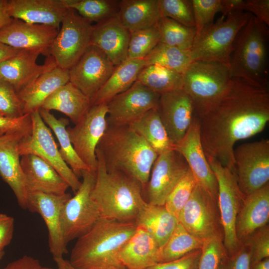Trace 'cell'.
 Here are the masks:
<instances>
[{"label":"cell","instance_id":"1","mask_svg":"<svg viewBox=\"0 0 269 269\" xmlns=\"http://www.w3.org/2000/svg\"><path fill=\"white\" fill-rule=\"evenodd\" d=\"M199 121L206 156L235 172V144L261 132L269 121L268 86L232 77L221 96Z\"/></svg>","mask_w":269,"mask_h":269},{"label":"cell","instance_id":"2","mask_svg":"<svg viewBox=\"0 0 269 269\" xmlns=\"http://www.w3.org/2000/svg\"><path fill=\"white\" fill-rule=\"evenodd\" d=\"M134 222L101 217L71 250L70 264L79 269H125L118 254L136 229Z\"/></svg>","mask_w":269,"mask_h":269},{"label":"cell","instance_id":"3","mask_svg":"<svg viewBox=\"0 0 269 269\" xmlns=\"http://www.w3.org/2000/svg\"><path fill=\"white\" fill-rule=\"evenodd\" d=\"M96 151L108 171H117L138 181L145 187L158 154L129 126H112L100 139Z\"/></svg>","mask_w":269,"mask_h":269},{"label":"cell","instance_id":"4","mask_svg":"<svg viewBox=\"0 0 269 269\" xmlns=\"http://www.w3.org/2000/svg\"><path fill=\"white\" fill-rule=\"evenodd\" d=\"M97 168L91 197L101 217L121 222H134L145 201L141 183L122 172L108 171L102 156L96 151Z\"/></svg>","mask_w":269,"mask_h":269},{"label":"cell","instance_id":"5","mask_svg":"<svg viewBox=\"0 0 269 269\" xmlns=\"http://www.w3.org/2000/svg\"><path fill=\"white\" fill-rule=\"evenodd\" d=\"M268 26L252 14L238 33L230 67L232 77L268 86Z\"/></svg>","mask_w":269,"mask_h":269},{"label":"cell","instance_id":"6","mask_svg":"<svg viewBox=\"0 0 269 269\" xmlns=\"http://www.w3.org/2000/svg\"><path fill=\"white\" fill-rule=\"evenodd\" d=\"M182 89L191 99L200 119L221 96L232 78L229 64L192 61L182 74Z\"/></svg>","mask_w":269,"mask_h":269},{"label":"cell","instance_id":"7","mask_svg":"<svg viewBox=\"0 0 269 269\" xmlns=\"http://www.w3.org/2000/svg\"><path fill=\"white\" fill-rule=\"evenodd\" d=\"M252 14L244 11L221 16L196 36L190 50L192 61H206L230 65L235 38L247 23Z\"/></svg>","mask_w":269,"mask_h":269},{"label":"cell","instance_id":"8","mask_svg":"<svg viewBox=\"0 0 269 269\" xmlns=\"http://www.w3.org/2000/svg\"><path fill=\"white\" fill-rule=\"evenodd\" d=\"M61 24L50 47L48 56L56 66L69 70L90 46L93 25L69 8Z\"/></svg>","mask_w":269,"mask_h":269},{"label":"cell","instance_id":"9","mask_svg":"<svg viewBox=\"0 0 269 269\" xmlns=\"http://www.w3.org/2000/svg\"><path fill=\"white\" fill-rule=\"evenodd\" d=\"M218 183V204L224 232L223 244L227 254L231 255L239 247L235 231L237 215L245 195L241 191L235 172L223 166L216 159L206 156Z\"/></svg>","mask_w":269,"mask_h":269},{"label":"cell","instance_id":"10","mask_svg":"<svg viewBox=\"0 0 269 269\" xmlns=\"http://www.w3.org/2000/svg\"><path fill=\"white\" fill-rule=\"evenodd\" d=\"M81 184L65 204L62 219L64 237L67 244L88 232L101 218L98 208L91 197L96 180V172L82 173Z\"/></svg>","mask_w":269,"mask_h":269},{"label":"cell","instance_id":"11","mask_svg":"<svg viewBox=\"0 0 269 269\" xmlns=\"http://www.w3.org/2000/svg\"><path fill=\"white\" fill-rule=\"evenodd\" d=\"M178 220L190 234L203 241L215 237L224 239L218 201L198 184Z\"/></svg>","mask_w":269,"mask_h":269},{"label":"cell","instance_id":"12","mask_svg":"<svg viewBox=\"0 0 269 269\" xmlns=\"http://www.w3.org/2000/svg\"><path fill=\"white\" fill-rule=\"evenodd\" d=\"M235 171L242 193L247 196L269 181V140L244 143L234 149Z\"/></svg>","mask_w":269,"mask_h":269},{"label":"cell","instance_id":"13","mask_svg":"<svg viewBox=\"0 0 269 269\" xmlns=\"http://www.w3.org/2000/svg\"><path fill=\"white\" fill-rule=\"evenodd\" d=\"M31 132L20 140L18 146L20 156L37 155L50 164L68 184L75 193L81 182L62 159L50 130L42 119L38 111L30 114Z\"/></svg>","mask_w":269,"mask_h":269},{"label":"cell","instance_id":"14","mask_svg":"<svg viewBox=\"0 0 269 269\" xmlns=\"http://www.w3.org/2000/svg\"><path fill=\"white\" fill-rule=\"evenodd\" d=\"M106 103L92 105L83 118L67 131L77 154L90 171L96 172V149L107 127Z\"/></svg>","mask_w":269,"mask_h":269},{"label":"cell","instance_id":"15","mask_svg":"<svg viewBox=\"0 0 269 269\" xmlns=\"http://www.w3.org/2000/svg\"><path fill=\"white\" fill-rule=\"evenodd\" d=\"M189 169L184 158L174 149L158 155L143 189L146 190V202L154 205H164L169 194Z\"/></svg>","mask_w":269,"mask_h":269},{"label":"cell","instance_id":"16","mask_svg":"<svg viewBox=\"0 0 269 269\" xmlns=\"http://www.w3.org/2000/svg\"><path fill=\"white\" fill-rule=\"evenodd\" d=\"M160 96L136 81L128 90L106 103L108 124L129 126L147 111L156 108Z\"/></svg>","mask_w":269,"mask_h":269},{"label":"cell","instance_id":"17","mask_svg":"<svg viewBox=\"0 0 269 269\" xmlns=\"http://www.w3.org/2000/svg\"><path fill=\"white\" fill-rule=\"evenodd\" d=\"M71 197L69 193L54 195L42 192L27 194V209L38 213L43 218L48 232V246L53 258L63 257L68 253L65 243L62 215L63 207Z\"/></svg>","mask_w":269,"mask_h":269},{"label":"cell","instance_id":"18","mask_svg":"<svg viewBox=\"0 0 269 269\" xmlns=\"http://www.w3.org/2000/svg\"><path fill=\"white\" fill-rule=\"evenodd\" d=\"M115 67L101 51L90 45L68 70L69 82L91 101Z\"/></svg>","mask_w":269,"mask_h":269},{"label":"cell","instance_id":"19","mask_svg":"<svg viewBox=\"0 0 269 269\" xmlns=\"http://www.w3.org/2000/svg\"><path fill=\"white\" fill-rule=\"evenodd\" d=\"M174 149L184 158L197 184L218 201V183L202 147L197 117H194L184 136L174 145Z\"/></svg>","mask_w":269,"mask_h":269},{"label":"cell","instance_id":"20","mask_svg":"<svg viewBox=\"0 0 269 269\" xmlns=\"http://www.w3.org/2000/svg\"><path fill=\"white\" fill-rule=\"evenodd\" d=\"M157 110L174 145L184 136L195 117L192 101L183 89L160 95Z\"/></svg>","mask_w":269,"mask_h":269},{"label":"cell","instance_id":"21","mask_svg":"<svg viewBox=\"0 0 269 269\" xmlns=\"http://www.w3.org/2000/svg\"><path fill=\"white\" fill-rule=\"evenodd\" d=\"M32 131V123L20 130L0 136V176L13 191L22 209L27 207V192L18 150L19 141Z\"/></svg>","mask_w":269,"mask_h":269},{"label":"cell","instance_id":"22","mask_svg":"<svg viewBox=\"0 0 269 269\" xmlns=\"http://www.w3.org/2000/svg\"><path fill=\"white\" fill-rule=\"evenodd\" d=\"M59 30L51 26L12 18L0 29V42L18 49L39 51L47 57Z\"/></svg>","mask_w":269,"mask_h":269},{"label":"cell","instance_id":"23","mask_svg":"<svg viewBox=\"0 0 269 269\" xmlns=\"http://www.w3.org/2000/svg\"><path fill=\"white\" fill-rule=\"evenodd\" d=\"M41 54L37 50L20 49L14 56L0 63V77L18 93L44 72L56 66L49 56L44 64H38L36 61Z\"/></svg>","mask_w":269,"mask_h":269},{"label":"cell","instance_id":"24","mask_svg":"<svg viewBox=\"0 0 269 269\" xmlns=\"http://www.w3.org/2000/svg\"><path fill=\"white\" fill-rule=\"evenodd\" d=\"M130 36L117 14L93 25L90 45L99 49L117 66L127 59Z\"/></svg>","mask_w":269,"mask_h":269},{"label":"cell","instance_id":"25","mask_svg":"<svg viewBox=\"0 0 269 269\" xmlns=\"http://www.w3.org/2000/svg\"><path fill=\"white\" fill-rule=\"evenodd\" d=\"M21 157L20 165L27 193L54 195L66 193L68 184L50 164L34 154Z\"/></svg>","mask_w":269,"mask_h":269},{"label":"cell","instance_id":"26","mask_svg":"<svg viewBox=\"0 0 269 269\" xmlns=\"http://www.w3.org/2000/svg\"><path fill=\"white\" fill-rule=\"evenodd\" d=\"M7 8L12 18L59 29L68 9L61 0H7Z\"/></svg>","mask_w":269,"mask_h":269},{"label":"cell","instance_id":"27","mask_svg":"<svg viewBox=\"0 0 269 269\" xmlns=\"http://www.w3.org/2000/svg\"><path fill=\"white\" fill-rule=\"evenodd\" d=\"M269 220V183L245 196L235 222L236 235L239 242L268 225Z\"/></svg>","mask_w":269,"mask_h":269},{"label":"cell","instance_id":"28","mask_svg":"<svg viewBox=\"0 0 269 269\" xmlns=\"http://www.w3.org/2000/svg\"><path fill=\"white\" fill-rule=\"evenodd\" d=\"M160 248L154 238L144 229L137 227L118 254L126 269H146L158 263Z\"/></svg>","mask_w":269,"mask_h":269},{"label":"cell","instance_id":"29","mask_svg":"<svg viewBox=\"0 0 269 269\" xmlns=\"http://www.w3.org/2000/svg\"><path fill=\"white\" fill-rule=\"evenodd\" d=\"M69 82V71L56 66L41 74L18 94L24 115L38 111L46 99L61 86Z\"/></svg>","mask_w":269,"mask_h":269},{"label":"cell","instance_id":"30","mask_svg":"<svg viewBox=\"0 0 269 269\" xmlns=\"http://www.w3.org/2000/svg\"><path fill=\"white\" fill-rule=\"evenodd\" d=\"M134 223L148 232L160 249L165 244L179 223L165 206L150 204L145 201L141 205Z\"/></svg>","mask_w":269,"mask_h":269},{"label":"cell","instance_id":"31","mask_svg":"<svg viewBox=\"0 0 269 269\" xmlns=\"http://www.w3.org/2000/svg\"><path fill=\"white\" fill-rule=\"evenodd\" d=\"M91 105V99L68 82L47 98L41 108L60 112L75 125L83 118Z\"/></svg>","mask_w":269,"mask_h":269},{"label":"cell","instance_id":"32","mask_svg":"<svg viewBox=\"0 0 269 269\" xmlns=\"http://www.w3.org/2000/svg\"><path fill=\"white\" fill-rule=\"evenodd\" d=\"M117 16L130 33L155 26L161 18L157 0H120Z\"/></svg>","mask_w":269,"mask_h":269},{"label":"cell","instance_id":"33","mask_svg":"<svg viewBox=\"0 0 269 269\" xmlns=\"http://www.w3.org/2000/svg\"><path fill=\"white\" fill-rule=\"evenodd\" d=\"M145 65L144 59H127L116 66L109 78L92 99V105L107 103L128 90L136 81L139 72Z\"/></svg>","mask_w":269,"mask_h":269},{"label":"cell","instance_id":"34","mask_svg":"<svg viewBox=\"0 0 269 269\" xmlns=\"http://www.w3.org/2000/svg\"><path fill=\"white\" fill-rule=\"evenodd\" d=\"M156 108L147 111L129 126L159 155L173 149L174 145L169 138Z\"/></svg>","mask_w":269,"mask_h":269},{"label":"cell","instance_id":"35","mask_svg":"<svg viewBox=\"0 0 269 269\" xmlns=\"http://www.w3.org/2000/svg\"><path fill=\"white\" fill-rule=\"evenodd\" d=\"M38 112L45 124L54 133L59 143L60 155L75 174L79 178L83 171L90 170L78 156L71 142L66 128L69 120L64 118L57 119L50 111L43 108Z\"/></svg>","mask_w":269,"mask_h":269},{"label":"cell","instance_id":"36","mask_svg":"<svg viewBox=\"0 0 269 269\" xmlns=\"http://www.w3.org/2000/svg\"><path fill=\"white\" fill-rule=\"evenodd\" d=\"M136 81L160 95L183 87L182 74L156 64L145 65Z\"/></svg>","mask_w":269,"mask_h":269},{"label":"cell","instance_id":"37","mask_svg":"<svg viewBox=\"0 0 269 269\" xmlns=\"http://www.w3.org/2000/svg\"><path fill=\"white\" fill-rule=\"evenodd\" d=\"M203 242L190 234L179 222L165 244L160 249L158 263L175 260L193 251L201 249Z\"/></svg>","mask_w":269,"mask_h":269},{"label":"cell","instance_id":"38","mask_svg":"<svg viewBox=\"0 0 269 269\" xmlns=\"http://www.w3.org/2000/svg\"><path fill=\"white\" fill-rule=\"evenodd\" d=\"M64 6L74 10L91 23H99L115 15L119 1L114 0H61Z\"/></svg>","mask_w":269,"mask_h":269},{"label":"cell","instance_id":"39","mask_svg":"<svg viewBox=\"0 0 269 269\" xmlns=\"http://www.w3.org/2000/svg\"><path fill=\"white\" fill-rule=\"evenodd\" d=\"M160 42L184 50L190 51L195 40V27H190L168 17H161L156 24Z\"/></svg>","mask_w":269,"mask_h":269},{"label":"cell","instance_id":"40","mask_svg":"<svg viewBox=\"0 0 269 269\" xmlns=\"http://www.w3.org/2000/svg\"><path fill=\"white\" fill-rule=\"evenodd\" d=\"M145 65L156 64L182 74L192 62L190 51L184 50L159 42L146 56Z\"/></svg>","mask_w":269,"mask_h":269},{"label":"cell","instance_id":"41","mask_svg":"<svg viewBox=\"0 0 269 269\" xmlns=\"http://www.w3.org/2000/svg\"><path fill=\"white\" fill-rule=\"evenodd\" d=\"M159 42L156 25L131 33L127 59H144Z\"/></svg>","mask_w":269,"mask_h":269},{"label":"cell","instance_id":"42","mask_svg":"<svg viewBox=\"0 0 269 269\" xmlns=\"http://www.w3.org/2000/svg\"><path fill=\"white\" fill-rule=\"evenodd\" d=\"M197 184L190 169L167 197L164 206L177 219Z\"/></svg>","mask_w":269,"mask_h":269},{"label":"cell","instance_id":"43","mask_svg":"<svg viewBox=\"0 0 269 269\" xmlns=\"http://www.w3.org/2000/svg\"><path fill=\"white\" fill-rule=\"evenodd\" d=\"M161 17L170 18L185 26L195 27L191 0H157Z\"/></svg>","mask_w":269,"mask_h":269},{"label":"cell","instance_id":"44","mask_svg":"<svg viewBox=\"0 0 269 269\" xmlns=\"http://www.w3.org/2000/svg\"><path fill=\"white\" fill-rule=\"evenodd\" d=\"M191 2L197 36L213 23L214 16L220 10L221 0H191Z\"/></svg>","mask_w":269,"mask_h":269},{"label":"cell","instance_id":"45","mask_svg":"<svg viewBox=\"0 0 269 269\" xmlns=\"http://www.w3.org/2000/svg\"><path fill=\"white\" fill-rule=\"evenodd\" d=\"M0 115L11 119L24 115L17 92L8 82L0 77Z\"/></svg>","mask_w":269,"mask_h":269},{"label":"cell","instance_id":"46","mask_svg":"<svg viewBox=\"0 0 269 269\" xmlns=\"http://www.w3.org/2000/svg\"><path fill=\"white\" fill-rule=\"evenodd\" d=\"M197 269H219L226 251L223 238L215 237L204 241Z\"/></svg>","mask_w":269,"mask_h":269},{"label":"cell","instance_id":"47","mask_svg":"<svg viewBox=\"0 0 269 269\" xmlns=\"http://www.w3.org/2000/svg\"><path fill=\"white\" fill-rule=\"evenodd\" d=\"M241 243L249 249L251 265L269 258V224L256 230Z\"/></svg>","mask_w":269,"mask_h":269},{"label":"cell","instance_id":"48","mask_svg":"<svg viewBox=\"0 0 269 269\" xmlns=\"http://www.w3.org/2000/svg\"><path fill=\"white\" fill-rule=\"evenodd\" d=\"M251 253L248 247L241 243L238 249L231 255L226 252L222 257L219 269H250Z\"/></svg>","mask_w":269,"mask_h":269},{"label":"cell","instance_id":"49","mask_svg":"<svg viewBox=\"0 0 269 269\" xmlns=\"http://www.w3.org/2000/svg\"><path fill=\"white\" fill-rule=\"evenodd\" d=\"M201 250L193 251L173 261L159 263L146 269H197Z\"/></svg>","mask_w":269,"mask_h":269},{"label":"cell","instance_id":"50","mask_svg":"<svg viewBox=\"0 0 269 269\" xmlns=\"http://www.w3.org/2000/svg\"><path fill=\"white\" fill-rule=\"evenodd\" d=\"M31 124L30 114L11 119L0 115V136L22 129Z\"/></svg>","mask_w":269,"mask_h":269},{"label":"cell","instance_id":"51","mask_svg":"<svg viewBox=\"0 0 269 269\" xmlns=\"http://www.w3.org/2000/svg\"><path fill=\"white\" fill-rule=\"evenodd\" d=\"M245 11L269 25V0H246Z\"/></svg>","mask_w":269,"mask_h":269},{"label":"cell","instance_id":"52","mask_svg":"<svg viewBox=\"0 0 269 269\" xmlns=\"http://www.w3.org/2000/svg\"><path fill=\"white\" fill-rule=\"evenodd\" d=\"M14 219L5 214L0 213V252L11 242L14 232Z\"/></svg>","mask_w":269,"mask_h":269},{"label":"cell","instance_id":"53","mask_svg":"<svg viewBox=\"0 0 269 269\" xmlns=\"http://www.w3.org/2000/svg\"><path fill=\"white\" fill-rule=\"evenodd\" d=\"M41 268L38 260L29 256L24 255L0 269H41Z\"/></svg>","mask_w":269,"mask_h":269},{"label":"cell","instance_id":"54","mask_svg":"<svg viewBox=\"0 0 269 269\" xmlns=\"http://www.w3.org/2000/svg\"><path fill=\"white\" fill-rule=\"evenodd\" d=\"M245 11V0H221L220 10L222 16L244 12Z\"/></svg>","mask_w":269,"mask_h":269},{"label":"cell","instance_id":"55","mask_svg":"<svg viewBox=\"0 0 269 269\" xmlns=\"http://www.w3.org/2000/svg\"><path fill=\"white\" fill-rule=\"evenodd\" d=\"M20 50L0 42V63L14 56Z\"/></svg>","mask_w":269,"mask_h":269},{"label":"cell","instance_id":"56","mask_svg":"<svg viewBox=\"0 0 269 269\" xmlns=\"http://www.w3.org/2000/svg\"><path fill=\"white\" fill-rule=\"evenodd\" d=\"M12 19L7 11V0H0V29Z\"/></svg>","mask_w":269,"mask_h":269},{"label":"cell","instance_id":"57","mask_svg":"<svg viewBox=\"0 0 269 269\" xmlns=\"http://www.w3.org/2000/svg\"><path fill=\"white\" fill-rule=\"evenodd\" d=\"M57 269H79L73 267L70 263L69 260L62 258H54Z\"/></svg>","mask_w":269,"mask_h":269},{"label":"cell","instance_id":"58","mask_svg":"<svg viewBox=\"0 0 269 269\" xmlns=\"http://www.w3.org/2000/svg\"><path fill=\"white\" fill-rule=\"evenodd\" d=\"M250 269H269V258L251 265Z\"/></svg>","mask_w":269,"mask_h":269},{"label":"cell","instance_id":"59","mask_svg":"<svg viewBox=\"0 0 269 269\" xmlns=\"http://www.w3.org/2000/svg\"><path fill=\"white\" fill-rule=\"evenodd\" d=\"M4 251H0V261L2 260L3 257L4 256Z\"/></svg>","mask_w":269,"mask_h":269},{"label":"cell","instance_id":"60","mask_svg":"<svg viewBox=\"0 0 269 269\" xmlns=\"http://www.w3.org/2000/svg\"><path fill=\"white\" fill-rule=\"evenodd\" d=\"M41 269H54L51 268H48V267H42V268H41Z\"/></svg>","mask_w":269,"mask_h":269},{"label":"cell","instance_id":"61","mask_svg":"<svg viewBox=\"0 0 269 269\" xmlns=\"http://www.w3.org/2000/svg\"><path fill=\"white\" fill-rule=\"evenodd\" d=\"M125 269H126V268Z\"/></svg>","mask_w":269,"mask_h":269}]
</instances>
